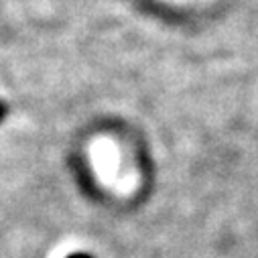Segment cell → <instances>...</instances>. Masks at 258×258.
Instances as JSON below:
<instances>
[{"label": "cell", "mask_w": 258, "mask_h": 258, "mask_svg": "<svg viewBox=\"0 0 258 258\" xmlns=\"http://www.w3.org/2000/svg\"><path fill=\"white\" fill-rule=\"evenodd\" d=\"M5 116H7V104H5V102H0V122L5 120Z\"/></svg>", "instance_id": "cell-1"}, {"label": "cell", "mask_w": 258, "mask_h": 258, "mask_svg": "<svg viewBox=\"0 0 258 258\" xmlns=\"http://www.w3.org/2000/svg\"><path fill=\"white\" fill-rule=\"evenodd\" d=\"M70 258H92L90 254H74V256H70Z\"/></svg>", "instance_id": "cell-2"}]
</instances>
